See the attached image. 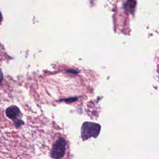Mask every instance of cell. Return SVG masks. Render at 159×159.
<instances>
[{
	"label": "cell",
	"instance_id": "1",
	"mask_svg": "<svg viewBox=\"0 0 159 159\" xmlns=\"http://www.w3.org/2000/svg\"><path fill=\"white\" fill-rule=\"evenodd\" d=\"M101 126L94 122H84L81 127V134L83 140L91 137H97L100 132Z\"/></svg>",
	"mask_w": 159,
	"mask_h": 159
},
{
	"label": "cell",
	"instance_id": "2",
	"mask_svg": "<svg viewBox=\"0 0 159 159\" xmlns=\"http://www.w3.org/2000/svg\"><path fill=\"white\" fill-rule=\"evenodd\" d=\"M66 148V142L63 138L58 139L53 144L52 149L50 152V155L52 158H62L65 154Z\"/></svg>",
	"mask_w": 159,
	"mask_h": 159
},
{
	"label": "cell",
	"instance_id": "3",
	"mask_svg": "<svg viewBox=\"0 0 159 159\" xmlns=\"http://www.w3.org/2000/svg\"><path fill=\"white\" fill-rule=\"evenodd\" d=\"M7 117L12 120H17L20 116L19 109L16 106H11L6 111Z\"/></svg>",
	"mask_w": 159,
	"mask_h": 159
},
{
	"label": "cell",
	"instance_id": "4",
	"mask_svg": "<svg viewBox=\"0 0 159 159\" xmlns=\"http://www.w3.org/2000/svg\"><path fill=\"white\" fill-rule=\"evenodd\" d=\"M135 6V0H128L125 4V9L128 11H133Z\"/></svg>",
	"mask_w": 159,
	"mask_h": 159
},
{
	"label": "cell",
	"instance_id": "5",
	"mask_svg": "<svg viewBox=\"0 0 159 159\" xmlns=\"http://www.w3.org/2000/svg\"><path fill=\"white\" fill-rule=\"evenodd\" d=\"M2 80H3V74H2V71L1 69L0 68V84H1Z\"/></svg>",
	"mask_w": 159,
	"mask_h": 159
},
{
	"label": "cell",
	"instance_id": "6",
	"mask_svg": "<svg viewBox=\"0 0 159 159\" xmlns=\"http://www.w3.org/2000/svg\"><path fill=\"white\" fill-rule=\"evenodd\" d=\"M2 15H1V12H0V22H1V20H2Z\"/></svg>",
	"mask_w": 159,
	"mask_h": 159
}]
</instances>
